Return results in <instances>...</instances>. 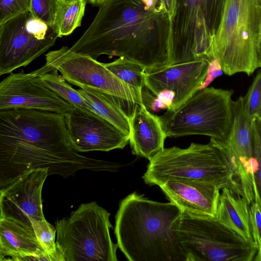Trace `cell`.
Here are the masks:
<instances>
[{"label": "cell", "instance_id": "24", "mask_svg": "<svg viewBox=\"0 0 261 261\" xmlns=\"http://www.w3.org/2000/svg\"><path fill=\"white\" fill-rule=\"evenodd\" d=\"M103 64L142 96V90L145 86L146 71L143 66L123 57H119L113 62Z\"/></svg>", "mask_w": 261, "mask_h": 261}, {"label": "cell", "instance_id": "20", "mask_svg": "<svg viewBox=\"0 0 261 261\" xmlns=\"http://www.w3.org/2000/svg\"><path fill=\"white\" fill-rule=\"evenodd\" d=\"M250 203L234 190L221 189L216 219L247 241H253L250 223Z\"/></svg>", "mask_w": 261, "mask_h": 261}, {"label": "cell", "instance_id": "27", "mask_svg": "<svg viewBox=\"0 0 261 261\" xmlns=\"http://www.w3.org/2000/svg\"><path fill=\"white\" fill-rule=\"evenodd\" d=\"M245 110L252 119L261 117V70L258 73L245 96H243Z\"/></svg>", "mask_w": 261, "mask_h": 261}, {"label": "cell", "instance_id": "25", "mask_svg": "<svg viewBox=\"0 0 261 261\" xmlns=\"http://www.w3.org/2000/svg\"><path fill=\"white\" fill-rule=\"evenodd\" d=\"M31 223L37 238L47 253L54 255L58 261H65L62 251L57 247L55 241L56 228L45 219L34 220Z\"/></svg>", "mask_w": 261, "mask_h": 261}, {"label": "cell", "instance_id": "31", "mask_svg": "<svg viewBox=\"0 0 261 261\" xmlns=\"http://www.w3.org/2000/svg\"><path fill=\"white\" fill-rule=\"evenodd\" d=\"M222 73L221 67L216 60H214L210 62L208 64L206 76L201 89L206 88L215 79L220 76Z\"/></svg>", "mask_w": 261, "mask_h": 261}, {"label": "cell", "instance_id": "8", "mask_svg": "<svg viewBox=\"0 0 261 261\" xmlns=\"http://www.w3.org/2000/svg\"><path fill=\"white\" fill-rule=\"evenodd\" d=\"M110 214L96 202L81 204L56 222V244L65 261H117L110 233Z\"/></svg>", "mask_w": 261, "mask_h": 261}, {"label": "cell", "instance_id": "14", "mask_svg": "<svg viewBox=\"0 0 261 261\" xmlns=\"http://www.w3.org/2000/svg\"><path fill=\"white\" fill-rule=\"evenodd\" d=\"M72 148L77 152L123 149L129 137L97 113L73 107L65 116Z\"/></svg>", "mask_w": 261, "mask_h": 261}, {"label": "cell", "instance_id": "19", "mask_svg": "<svg viewBox=\"0 0 261 261\" xmlns=\"http://www.w3.org/2000/svg\"><path fill=\"white\" fill-rule=\"evenodd\" d=\"M45 253L33 226L0 218V261H22L25 257Z\"/></svg>", "mask_w": 261, "mask_h": 261}, {"label": "cell", "instance_id": "1", "mask_svg": "<svg viewBox=\"0 0 261 261\" xmlns=\"http://www.w3.org/2000/svg\"><path fill=\"white\" fill-rule=\"evenodd\" d=\"M47 168L64 178L80 170L111 171L115 164L77 153L65 116L37 109L0 110V189L24 173Z\"/></svg>", "mask_w": 261, "mask_h": 261}, {"label": "cell", "instance_id": "28", "mask_svg": "<svg viewBox=\"0 0 261 261\" xmlns=\"http://www.w3.org/2000/svg\"><path fill=\"white\" fill-rule=\"evenodd\" d=\"M58 0H31L30 11L37 19L54 27Z\"/></svg>", "mask_w": 261, "mask_h": 261}, {"label": "cell", "instance_id": "6", "mask_svg": "<svg viewBox=\"0 0 261 261\" xmlns=\"http://www.w3.org/2000/svg\"><path fill=\"white\" fill-rule=\"evenodd\" d=\"M233 93L214 87L198 90L177 109L159 116L166 137L200 135L226 142L233 121Z\"/></svg>", "mask_w": 261, "mask_h": 261}, {"label": "cell", "instance_id": "18", "mask_svg": "<svg viewBox=\"0 0 261 261\" xmlns=\"http://www.w3.org/2000/svg\"><path fill=\"white\" fill-rule=\"evenodd\" d=\"M129 143L132 153L150 161L164 148L167 138L159 116L143 103H137L129 117Z\"/></svg>", "mask_w": 261, "mask_h": 261}, {"label": "cell", "instance_id": "34", "mask_svg": "<svg viewBox=\"0 0 261 261\" xmlns=\"http://www.w3.org/2000/svg\"><path fill=\"white\" fill-rule=\"evenodd\" d=\"M107 0H87V1L90 4L95 5L99 6L102 4L104 3Z\"/></svg>", "mask_w": 261, "mask_h": 261}, {"label": "cell", "instance_id": "7", "mask_svg": "<svg viewBox=\"0 0 261 261\" xmlns=\"http://www.w3.org/2000/svg\"><path fill=\"white\" fill-rule=\"evenodd\" d=\"M226 0H177L171 20L170 65L214 59L213 43Z\"/></svg>", "mask_w": 261, "mask_h": 261}, {"label": "cell", "instance_id": "32", "mask_svg": "<svg viewBox=\"0 0 261 261\" xmlns=\"http://www.w3.org/2000/svg\"><path fill=\"white\" fill-rule=\"evenodd\" d=\"M171 21L174 16L177 0H160Z\"/></svg>", "mask_w": 261, "mask_h": 261}, {"label": "cell", "instance_id": "35", "mask_svg": "<svg viewBox=\"0 0 261 261\" xmlns=\"http://www.w3.org/2000/svg\"><path fill=\"white\" fill-rule=\"evenodd\" d=\"M253 260L261 261V246L259 248Z\"/></svg>", "mask_w": 261, "mask_h": 261}, {"label": "cell", "instance_id": "9", "mask_svg": "<svg viewBox=\"0 0 261 261\" xmlns=\"http://www.w3.org/2000/svg\"><path fill=\"white\" fill-rule=\"evenodd\" d=\"M177 231L187 261H251L258 250L216 218L182 212Z\"/></svg>", "mask_w": 261, "mask_h": 261}, {"label": "cell", "instance_id": "33", "mask_svg": "<svg viewBox=\"0 0 261 261\" xmlns=\"http://www.w3.org/2000/svg\"><path fill=\"white\" fill-rule=\"evenodd\" d=\"M256 59L257 68L261 67V37L260 38L257 44Z\"/></svg>", "mask_w": 261, "mask_h": 261}, {"label": "cell", "instance_id": "12", "mask_svg": "<svg viewBox=\"0 0 261 261\" xmlns=\"http://www.w3.org/2000/svg\"><path fill=\"white\" fill-rule=\"evenodd\" d=\"M253 120L246 113L240 96L234 101L232 124L227 141L212 138L222 151L238 189L248 200L254 197V176L257 170L252 141Z\"/></svg>", "mask_w": 261, "mask_h": 261}, {"label": "cell", "instance_id": "17", "mask_svg": "<svg viewBox=\"0 0 261 261\" xmlns=\"http://www.w3.org/2000/svg\"><path fill=\"white\" fill-rule=\"evenodd\" d=\"M170 202L192 215L216 218L220 189L196 180L170 179L160 186Z\"/></svg>", "mask_w": 261, "mask_h": 261}, {"label": "cell", "instance_id": "21", "mask_svg": "<svg viewBox=\"0 0 261 261\" xmlns=\"http://www.w3.org/2000/svg\"><path fill=\"white\" fill-rule=\"evenodd\" d=\"M77 91L95 113L129 138L128 117L136 103L90 89L81 88Z\"/></svg>", "mask_w": 261, "mask_h": 261}, {"label": "cell", "instance_id": "29", "mask_svg": "<svg viewBox=\"0 0 261 261\" xmlns=\"http://www.w3.org/2000/svg\"><path fill=\"white\" fill-rule=\"evenodd\" d=\"M31 0H0V24L28 11Z\"/></svg>", "mask_w": 261, "mask_h": 261}, {"label": "cell", "instance_id": "11", "mask_svg": "<svg viewBox=\"0 0 261 261\" xmlns=\"http://www.w3.org/2000/svg\"><path fill=\"white\" fill-rule=\"evenodd\" d=\"M46 65L57 69L69 83L118 98L142 104V96L117 77L102 63L91 57L75 53L67 46L45 55Z\"/></svg>", "mask_w": 261, "mask_h": 261}, {"label": "cell", "instance_id": "26", "mask_svg": "<svg viewBox=\"0 0 261 261\" xmlns=\"http://www.w3.org/2000/svg\"><path fill=\"white\" fill-rule=\"evenodd\" d=\"M252 141L253 154L257 162V170L254 176L255 201L261 207V117L253 120Z\"/></svg>", "mask_w": 261, "mask_h": 261}, {"label": "cell", "instance_id": "36", "mask_svg": "<svg viewBox=\"0 0 261 261\" xmlns=\"http://www.w3.org/2000/svg\"><path fill=\"white\" fill-rule=\"evenodd\" d=\"M258 7H259V14H260V21H261V0H258Z\"/></svg>", "mask_w": 261, "mask_h": 261}, {"label": "cell", "instance_id": "5", "mask_svg": "<svg viewBox=\"0 0 261 261\" xmlns=\"http://www.w3.org/2000/svg\"><path fill=\"white\" fill-rule=\"evenodd\" d=\"M143 178L146 184L159 186L170 179L203 181L240 193L222 151L212 138L208 144L192 143L186 148H164L149 161Z\"/></svg>", "mask_w": 261, "mask_h": 261}, {"label": "cell", "instance_id": "10", "mask_svg": "<svg viewBox=\"0 0 261 261\" xmlns=\"http://www.w3.org/2000/svg\"><path fill=\"white\" fill-rule=\"evenodd\" d=\"M59 37L54 27L28 11L0 24V75L26 66Z\"/></svg>", "mask_w": 261, "mask_h": 261}, {"label": "cell", "instance_id": "15", "mask_svg": "<svg viewBox=\"0 0 261 261\" xmlns=\"http://www.w3.org/2000/svg\"><path fill=\"white\" fill-rule=\"evenodd\" d=\"M49 176L47 168L28 171L0 189V218L11 219L32 226L31 221L45 219L42 190Z\"/></svg>", "mask_w": 261, "mask_h": 261}, {"label": "cell", "instance_id": "2", "mask_svg": "<svg viewBox=\"0 0 261 261\" xmlns=\"http://www.w3.org/2000/svg\"><path fill=\"white\" fill-rule=\"evenodd\" d=\"M171 21L160 0H107L70 47L96 60L123 57L146 71L170 65Z\"/></svg>", "mask_w": 261, "mask_h": 261}, {"label": "cell", "instance_id": "22", "mask_svg": "<svg viewBox=\"0 0 261 261\" xmlns=\"http://www.w3.org/2000/svg\"><path fill=\"white\" fill-rule=\"evenodd\" d=\"M87 0H58L54 27L59 37L71 34L81 25Z\"/></svg>", "mask_w": 261, "mask_h": 261}, {"label": "cell", "instance_id": "4", "mask_svg": "<svg viewBox=\"0 0 261 261\" xmlns=\"http://www.w3.org/2000/svg\"><path fill=\"white\" fill-rule=\"evenodd\" d=\"M261 37L258 0H226L213 43V56L225 74L250 75L257 68L256 51Z\"/></svg>", "mask_w": 261, "mask_h": 261}, {"label": "cell", "instance_id": "3", "mask_svg": "<svg viewBox=\"0 0 261 261\" xmlns=\"http://www.w3.org/2000/svg\"><path fill=\"white\" fill-rule=\"evenodd\" d=\"M182 211L134 192L120 202L114 232L130 261H187L177 228Z\"/></svg>", "mask_w": 261, "mask_h": 261}, {"label": "cell", "instance_id": "16", "mask_svg": "<svg viewBox=\"0 0 261 261\" xmlns=\"http://www.w3.org/2000/svg\"><path fill=\"white\" fill-rule=\"evenodd\" d=\"M208 64L206 61L200 60L145 71V86L155 96L163 90L174 93L173 104L167 111L175 110L202 88Z\"/></svg>", "mask_w": 261, "mask_h": 261}, {"label": "cell", "instance_id": "23", "mask_svg": "<svg viewBox=\"0 0 261 261\" xmlns=\"http://www.w3.org/2000/svg\"><path fill=\"white\" fill-rule=\"evenodd\" d=\"M39 77L46 86L73 107L87 109L95 112L79 91L74 89L62 75L59 74L57 69L45 64L43 66V70Z\"/></svg>", "mask_w": 261, "mask_h": 261}, {"label": "cell", "instance_id": "30", "mask_svg": "<svg viewBox=\"0 0 261 261\" xmlns=\"http://www.w3.org/2000/svg\"><path fill=\"white\" fill-rule=\"evenodd\" d=\"M249 216L253 240L259 249L261 246V207L255 201L250 204Z\"/></svg>", "mask_w": 261, "mask_h": 261}, {"label": "cell", "instance_id": "13", "mask_svg": "<svg viewBox=\"0 0 261 261\" xmlns=\"http://www.w3.org/2000/svg\"><path fill=\"white\" fill-rule=\"evenodd\" d=\"M43 66L30 73H10L0 83V110L24 108L65 116L73 107L46 86L39 75Z\"/></svg>", "mask_w": 261, "mask_h": 261}]
</instances>
